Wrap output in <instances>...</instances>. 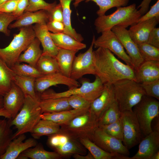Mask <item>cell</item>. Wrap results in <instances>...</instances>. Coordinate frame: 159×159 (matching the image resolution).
Segmentation results:
<instances>
[{"mask_svg":"<svg viewBox=\"0 0 159 159\" xmlns=\"http://www.w3.org/2000/svg\"><path fill=\"white\" fill-rule=\"evenodd\" d=\"M93 61L95 75L104 85H113L124 79L136 81L133 67L122 63L107 49L98 47L93 51Z\"/></svg>","mask_w":159,"mask_h":159,"instance_id":"1","label":"cell"},{"mask_svg":"<svg viewBox=\"0 0 159 159\" xmlns=\"http://www.w3.org/2000/svg\"><path fill=\"white\" fill-rule=\"evenodd\" d=\"M41 100L25 96L23 105L16 117L11 119L10 124L16 131L13 133V140L22 134L31 132L41 119L42 112L39 105Z\"/></svg>","mask_w":159,"mask_h":159,"instance_id":"2","label":"cell"},{"mask_svg":"<svg viewBox=\"0 0 159 159\" xmlns=\"http://www.w3.org/2000/svg\"><path fill=\"white\" fill-rule=\"evenodd\" d=\"M117 8L111 14L98 16L95 19L94 25L98 33L111 30L115 26L126 28L137 23L141 16L135 4Z\"/></svg>","mask_w":159,"mask_h":159,"instance_id":"3","label":"cell"},{"mask_svg":"<svg viewBox=\"0 0 159 159\" xmlns=\"http://www.w3.org/2000/svg\"><path fill=\"white\" fill-rule=\"evenodd\" d=\"M115 101L120 111H132L133 107L145 95L140 83L124 79L113 84Z\"/></svg>","mask_w":159,"mask_h":159,"instance_id":"4","label":"cell"},{"mask_svg":"<svg viewBox=\"0 0 159 159\" xmlns=\"http://www.w3.org/2000/svg\"><path fill=\"white\" fill-rule=\"evenodd\" d=\"M32 25L20 28L19 33L15 34L9 44L0 48V58L9 67L17 62L22 52L35 38Z\"/></svg>","mask_w":159,"mask_h":159,"instance_id":"5","label":"cell"},{"mask_svg":"<svg viewBox=\"0 0 159 159\" xmlns=\"http://www.w3.org/2000/svg\"><path fill=\"white\" fill-rule=\"evenodd\" d=\"M95 80L90 82L85 79L81 81V86L69 89L67 90L56 92L52 89H47L39 94L41 100L60 97H68L72 95L82 97L92 102L102 93L105 85L100 79L95 75Z\"/></svg>","mask_w":159,"mask_h":159,"instance_id":"6","label":"cell"},{"mask_svg":"<svg viewBox=\"0 0 159 159\" xmlns=\"http://www.w3.org/2000/svg\"><path fill=\"white\" fill-rule=\"evenodd\" d=\"M60 132L77 140L81 138L91 140L94 132L98 127V122L89 110L69 122L60 125Z\"/></svg>","mask_w":159,"mask_h":159,"instance_id":"7","label":"cell"},{"mask_svg":"<svg viewBox=\"0 0 159 159\" xmlns=\"http://www.w3.org/2000/svg\"><path fill=\"white\" fill-rule=\"evenodd\" d=\"M153 97L144 95L132 108L144 137L152 131L151 124L159 115V102Z\"/></svg>","mask_w":159,"mask_h":159,"instance_id":"8","label":"cell"},{"mask_svg":"<svg viewBox=\"0 0 159 159\" xmlns=\"http://www.w3.org/2000/svg\"><path fill=\"white\" fill-rule=\"evenodd\" d=\"M48 143L63 158L75 154H86V149L78 140L61 132L49 136Z\"/></svg>","mask_w":159,"mask_h":159,"instance_id":"9","label":"cell"},{"mask_svg":"<svg viewBox=\"0 0 159 159\" xmlns=\"http://www.w3.org/2000/svg\"><path fill=\"white\" fill-rule=\"evenodd\" d=\"M121 118L123 132L122 142L129 150L139 144L144 137L132 111L121 112Z\"/></svg>","mask_w":159,"mask_h":159,"instance_id":"10","label":"cell"},{"mask_svg":"<svg viewBox=\"0 0 159 159\" xmlns=\"http://www.w3.org/2000/svg\"><path fill=\"white\" fill-rule=\"evenodd\" d=\"M95 37L93 36L91 45L85 52L80 53L74 59L70 77L75 80L84 75L91 74L95 75L93 64V47Z\"/></svg>","mask_w":159,"mask_h":159,"instance_id":"11","label":"cell"},{"mask_svg":"<svg viewBox=\"0 0 159 159\" xmlns=\"http://www.w3.org/2000/svg\"><path fill=\"white\" fill-rule=\"evenodd\" d=\"M101 33L100 36L95 39L93 47L96 48L102 47L107 49L124 61L125 64L132 65L130 58L111 30L104 31Z\"/></svg>","mask_w":159,"mask_h":159,"instance_id":"12","label":"cell"},{"mask_svg":"<svg viewBox=\"0 0 159 159\" xmlns=\"http://www.w3.org/2000/svg\"><path fill=\"white\" fill-rule=\"evenodd\" d=\"M90 140L107 152L128 156L130 155L129 150L121 140L109 135L99 127L94 132Z\"/></svg>","mask_w":159,"mask_h":159,"instance_id":"13","label":"cell"},{"mask_svg":"<svg viewBox=\"0 0 159 159\" xmlns=\"http://www.w3.org/2000/svg\"><path fill=\"white\" fill-rule=\"evenodd\" d=\"M58 85H66L69 89L80 86L77 80L64 75L60 72H58L43 75L36 78L35 90L37 93L39 95L49 87Z\"/></svg>","mask_w":159,"mask_h":159,"instance_id":"14","label":"cell"},{"mask_svg":"<svg viewBox=\"0 0 159 159\" xmlns=\"http://www.w3.org/2000/svg\"><path fill=\"white\" fill-rule=\"evenodd\" d=\"M111 30L126 50L131 60L132 66L136 70L144 61L140 54L137 44L131 37L128 30L126 28L117 26H114Z\"/></svg>","mask_w":159,"mask_h":159,"instance_id":"15","label":"cell"},{"mask_svg":"<svg viewBox=\"0 0 159 159\" xmlns=\"http://www.w3.org/2000/svg\"><path fill=\"white\" fill-rule=\"evenodd\" d=\"M101 94L91 103L89 111L98 121L103 113L115 102L113 85H106Z\"/></svg>","mask_w":159,"mask_h":159,"instance_id":"16","label":"cell"},{"mask_svg":"<svg viewBox=\"0 0 159 159\" xmlns=\"http://www.w3.org/2000/svg\"><path fill=\"white\" fill-rule=\"evenodd\" d=\"M139 143L138 151L130 159H151L159 150V132L153 131Z\"/></svg>","mask_w":159,"mask_h":159,"instance_id":"17","label":"cell"},{"mask_svg":"<svg viewBox=\"0 0 159 159\" xmlns=\"http://www.w3.org/2000/svg\"><path fill=\"white\" fill-rule=\"evenodd\" d=\"M25 95L20 88L13 82L9 90L3 97L4 107L14 118L22 108Z\"/></svg>","mask_w":159,"mask_h":159,"instance_id":"18","label":"cell"},{"mask_svg":"<svg viewBox=\"0 0 159 159\" xmlns=\"http://www.w3.org/2000/svg\"><path fill=\"white\" fill-rule=\"evenodd\" d=\"M26 138V135L24 134L13 139L0 159H16L23 152L37 144L36 139L32 138L25 140Z\"/></svg>","mask_w":159,"mask_h":159,"instance_id":"19","label":"cell"},{"mask_svg":"<svg viewBox=\"0 0 159 159\" xmlns=\"http://www.w3.org/2000/svg\"><path fill=\"white\" fill-rule=\"evenodd\" d=\"M159 22L155 17L130 26L128 31L131 37L136 44L147 43L150 33Z\"/></svg>","mask_w":159,"mask_h":159,"instance_id":"20","label":"cell"},{"mask_svg":"<svg viewBox=\"0 0 159 159\" xmlns=\"http://www.w3.org/2000/svg\"><path fill=\"white\" fill-rule=\"evenodd\" d=\"M35 37L39 40L43 47L42 54L47 55L54 57L57 55L58 48L51 37L46 23L36 24L33 26Z\"/></svg>","mask_w":159,"mask_h":159,"instance_id":"21","label":"cell"},{"mask_svg":"<svg viewBox=\"0 0 159 159\" xmlns=\"http://www.w3.org/2000/svg\"><path fill=\"white\" fill-rule=\"evenodd\" d=\"M49 21V16L47 11L42 10L35 12H24L17 18L13 23L10 24L9 29L20 28L31 25L34 24L46 23Z\"/></svg>","mask_w":159,"mask_h":159,"instance_id":"22","label":"cell"},{"mask_svg":"<svg viewBox=\"0 0 159 159\" xmlns=\"http://www.w3.org/2000/svg\"><path fill=\"white\" fill-rule=\"evenodd\" d=\"M135 70L136 81L139 83L159 79V61H144Z\"/></svg>","mask_w":159,"mask_h":159,"instance_id":"23","label":"cell"},{"mask_svg":"<svg viewBox=\"0 0 159 159\" xmlns=\"http://www.w3.org/2000/svg\"><path fill=\"white\" fill-rule=\"evenodd\" d=\"M49 34L54 44L58 48L78 51L86 47V44L64 32L54 34L49 32Z\"/></svg>","mask_w":159,"mask_h":159,"instance_id":"24","label":"cell"},{"mask_svg":"<svg viewBox=\"0 0 159 159\" xmlns=\"http://www.w3.org/2000/svg\"><path fill=\"white\" fill-rule=\"evenodd\" d=\"M78 140L89 150L95 159H130V157L128 156L118 153L107 152L89 138H81Z\"/></svg>","mask_w":159,"mask_h":159,"instance_id":"25","label":"cell"},{"mask_svg":"<svg viewBox=\"0 0 159 159\" xmlns=\"http://www.w3.org/2000/svg\"><path fill=\"white\" fill-rule=\"evenodd\" d=\"M40 42L35 38L29 44L24 53L19 56L17 62H24L36 67L37 63L41 57L42 50L40 48Z\"/></svg>","mask_w":159,"mask_h":159,"instance_id":"26","label":"cell"},{"mask_svg":"<svg viewBox=\"0 0 159 159\" xmlns=\"http://www.w3.org/2000/svg\"><path fill=\"white\" fill-rule=\"evenodd\" d=\"M78 52L58 48L55 58L60 72L64 75L70 77L73 63Z\"/></svg>","mask_w":159,"mask_h":159,"instance_id":"27","label":"cell"},{"mask_svg":"<svg viewBox=\"0 0 159 159\" xmlns=\"http://www.w3.org/2000/svg\"><path fill=\"white\" fill-rule=\"evenodd\" d=\"M89 110L71 109L54 113H44L41 119L50 120L59 125L67 123L74 117L88 111Z\"/></svg>","mask_w":159,"mask_h":159,"instance_id":"28","label":"cell"},{"mask_svg":"<svg viewBox=\"0 0 159 159\" xmlns=\"http://www.w3.org/2000/svg\"><path fill=\"white\" fill-rule=\"evenodd\" d=\"M62 8L63 22L64 26V33L71 37L75 40L82 42L84 38L81 34L77 33L73 29L71 24L72 10L70 4L73 0H59ZM78 0H75L76 1Z\"/></svg>","mask_w":159,"mask_h":159,"instance_id":"29","label":"cell"},{"mask_svg":"<svg viewBox=\"0 0 159 159\" xmlns=\"http://www.w3.org/2000/svg\"><path fill=\"white\" fill-rule=\"evenodd\" d=\"M60 131L59 124L50 120L41 119L30 133L33 138L38 139L43 136H50Z\"/></svg>","mask_w":159,"mask_h":159,"instance_id":"30","label":"cell"},{"mask_svg":"<svg viewBox=\"0 0 159 159\" xmlns=\"http://www.w3.org/2000/svg\"><path fill=\"white\" fill-rule=\"evenodd\" d=\"M39 105L42 113H54L69 110L68 97H60L41 100Z\"/></svg>","mask_w":159,"mask_h":159,"instance_id":"31","label":"cell"},{"mask_svg":"<svg viewBox=\"0 0 159 159\" xmlns=\"http://www.w3.org/2000/svg\"><path fill=\"white\" fill-rule=\"evenodd\" d=\"M19 157L21 159H59L62 158L56 152L47 151L41 144H38L23 152Z\"/></svg>","mask_w":159,"mask_h":159,"instance_id":"32","label":"cell"},{"mask_svg":"<svg viewBox=\"0 0 159 159\" xmlns=\"http://www.w3.org/2000/svg\"><path fill=\"white\" fill-rule=\"evenodd\" d=\"M15 75L0 58V96L4 97L9 90Z\"/></svg>","mask_w":159,"mask_h":159,"instance_id":"33","label":"cell"},{"mask_svg":"<svg viewBox=\"0 0 159 159\" xmlns=\"http://www.w3.org/2000/svg\"><path fill=\"white\" fill-rule=\"evenodd\" d=\"M11 119H0V159L13 140V133L11 128Z\"/></svg>","mask_w":159,"mask_h":159,"instance_id":"34","label":"cell"},{"mask_svg":"<svg viewBox=\"0 0 159 159\" xmlns=\"http://www.w3.org/2000/svg\"><path fill=\"white\" fill-rule=\"evenodd\" d=\"M36 79L32 77L15 75L13 82L20 88L25 96H29L37 99L40 98V97L39 95L35 90Z\"/></svg>","mask_w":159,"mask_h":159,"instance_id":"35","label":"cell"},{"mask_svg":"<svg viewBox=\"0 0 159 159\" xmlns=\"http://www.w3.org/2000/svg\"><path fill=\"white\" fill-rule=\"evenodd\" d=\"M84 1L86 2L90 1L95 2L99 7L96 14L100 16L105 15L107 11L113 7L126 6L129 0H78L74 4V6H77L80 3Z\"/></svg>","mask_w":159,"mask_h":159,"instance_id":"36","label":"cell"},{"mask_svg":"<svg viewBox=\"0 0 159 159\" xmlns=\"http://www.w3.org/2000/svg\"><path fill=\"white\" fill-rule=\"evenodd\" d=\"M36 67L43 75L60 72L55 57L47 55H42Z\"/></svg>","mask_w":159,"mask_h":159,"instance_id":"37","label":"cell"},{"mask_svg":"<svg viewBox=\"0 0 159 159\" xmlns=\"http://www.w3.org/2000/svg\"><path fill=\"white\" fill-rule=\"evenodd\" d=\"M121 117V112L115 101L105 111L99 118V126L115 122L119 120Z\"/></svg>","mask_w":159,"mask_h":159,"instance_id":"38","label":"cell"},{"mask_svg":"<svg viewBox=\"0 0 159 159\" xmlns=\"http://www.w3.org/2000/svg\"><path fill=\"white\" fill-rule=\"evenodd\" d=\"M10 67L16 75L19 76L37 78L43 75L36 67L29 64L17 62Z\"/></svg>","mask_w":159,"mask_h":159,"instance_id":"39","label":"cell"},{"mask_svg":"<svg viewBox=\"0 0 159 159\" xmlns=\"http://www.w3.org/2000/svg\"><path fill=\"white\" fill-rule=\"evenodd\" d=\"M137 44L140 54L144 61H159V48L147 43Z\"/></svg>","mask_w":159,"mask_h":159,"instance_id":"40","label":"cell"},{"mask_svg":"<svg viewBox=\"0 0 159 159\" xmlns=\"http://www.w3.org/2000/svg\"><path fill=\"white\" fill-rule=\"evenodd\" d=\"M99 127L109 135L122 141L123 132L121 117L115 122Z\"/></svg>","mask_w":159,"mask_h":159,"instance_id":"41","label":"cell"},{"mask_svg":"<svg viewBox=\"0 0 159 159\" xmlns=\"http://www.w3.org/2000/svg\"><path fill=\"white\" fill-rule=\"evenodd\" d=\"M57 4L56 1L49 3L44 0H29V5L24 12H35L42 10L48 11Z\"/></svg>","mask_w":159,"mask_h":159,"instance_id":"42","label":"cell"},{"mask_svg":"<svg viewBox=\"0 0 159 159\" xmlns=\"http://www.w3.org/2000/svg\"><path fill=\"white\" fill-rule=\"evenodd\" d=\"M145 95L159 100V79L140 83Z\"/></svg>","mask_w":159,"mask_h":159,"instance_id":"43","label":"cell"},{"mask_svg":"<svg viewBox=\"0 0 159 159\" xmlns=\"http://www.w3.org/2000/svg\"><path fill=\"white\" fill-rule=\"evenodd\" d=\"M69 106L72 109L89 110L91 102L84 98L77 95H72L68 97Z\"/></svg>","mask_w":159,"mask_h":159,"instance_id":"44","label":"cell"},{"mask_svg":"<svg viewBox=\"0 0 159 159\" xmlns=\"http://www.w3.org/2000/svg\"><path fill=\"white\" fill-rule=\"evenodd\" d=\"M17 18L12 13L0 12V32L9 36L10 31L8 29L9 26L11 22Z\"/></svg>","mask_w":159,"mask_h":159,"instance_id":"45","label":"cell"},{"mask_svg":"<svg viewBox=\"0 0 159 159\" xmlns=\"http://www.w3.org/2000/svg\"><path fill=\"white\" fill-rule=\"evenodd\" d=\"M155 17L159 19V0H158L151 6L150 10L140 17L138 23L148 20Z\"/></svg>","mask_w":159,"mask_h":159,"instance_id":"46","label":"cell"},{"mask_svg":"<svg viewBox=\"0 0 159 159\" xmlns=\"http://www.w3.org/2000/svg\"><path fill=\"white\" fill-rule=\"evenodd\" d=\"M48 12L49 21L56 20L63 22L62 10L60 3L57 4Z\"/></svg>","mask_w":159,"mask_h":159,"instance_id":"47","label":"cell"},{"mask_svg":"<svg viewBox=\"0 0 159 159\" xmlns=\"http://www.w3.org/2000/svg\"><path fill=\"white\" fill-rule=\"evenodd\" d=\"M46 25L48 30L52 33L58 34L64 32V26L62 22L56 20L49 21Z\"/></svg>","mask_w":159,"mask_h":159,"instance_id":"48","label":"cell"},{"mask_svg":"<svg viewBox=\"0 0 159 159\" xmlns=\"http://www.w3.org/2000/svg\"><path fill=\"white\" fill-rule=\"evenodd\" d=\"M19 0H7L0 4V12L13 13L16 9Z\"/></svg>","mask_w":159,"mask_h":159,"instance_id":"49","label":"cell"},{"mask_svg":"<svg viewBox=\"0 0 159 159\" xmlns=\"http://www.w3.org/2000/svg\"><path fill=\"white\" fill-rule=\"evenodd\" d=\"M147 43L159 48V28H155L150 33Z\"/></svg>","mask_w":159,"mask_h":159,"instance_id":"50","label":"cell"},{"mask_svg":"<svg viewBox=\"0 0 159 159\" xmlns=\"http://www.w3.org/2000/svg\"><path fill=\"white\" fill-rule=\"evenodd\" d=\"M29 5V0H19L15 10L13 12L17 18L21 16L24 12Z\"/></svg>","mask_w":159,"mask_h":159,"instance_id":"51","label":"cell"},{"mask_svg":"<svg viewBox=\"0 0 159 159\" xmlns=\"http://www.w3.org/2000/svg\"><path fill=\"white\" fill-rule=\"evenodd\" d=\"M152 0H143L138 6L137 9L140 8L138 10L141 16L144 15L148 11L150 4Z\"/></svg>","mask_w":159,"mask_h":159,"instance_id":"52","label":"cell"},{"mask_svg":"<svg viewBox=\"0 0 159 159\" xmlns=\"http://www.w3.org/2000/svg\"><path fill=\"white\" fill-rule=\"evenodd\" d=\"M72 156L75 159H95L93 155L90 152L87 155H82L76 154Z\"/></svg>","mask_w":159,"mask_h":159,"instance_id":"53","label":"cell"},{"mask_svg":"<svg viewBox=\"0 0 159 159\" xmlns=\"http://www.w3.org/2000/svg\"><path fill=\"white\" fill-rule=\"evenodd\" d=\"M0 116L3 117L8 119L12 118L10 114L4 107L0 109Z\"/></svg>","mask_w":159,"mask_h":159,"instance_id":"54","label":"cell"},{"mask_svg":"<svg viewBox=\"0 0 159 159\" xmlns=\"http://www.w3.org/2000/svg\"><path fill=\"white\" fill-rule=\"evenodd\" d=\"M159 116L155 118L152 121V122H154L153 128H152V131L159 132Z\"/></svg>","mask_w":159,"mask_h":159,"instance_id":"55","label":"cell"},{"mask_svg":"<svg viewBox=\"0 0 159 159\" xmlns=\"http://www.w3.org/2000/svg\"><path fill=\"white\" fill-rule=\"evenodd\" d=\"M159 159V150L155 153L152 157L151 159Z\"/></svg>","mask_w":159,"mask_h":159,"instance_id":"56","label":"cell"},{"mask_svg":"<svg viewBox=\"0 0 159 159\" xmlns=\"http://www.w3.org/2000/svg\"><path fill=\"white\" fill-rule=\"evenodd\" d=\"M3 107V97L0 96V109Z\"/></svg>","mask_w":159,"mask_h":159,"instance_id":"57","label":"cell"},{"mask_svg":"<svg viewBox=\"0 0 159 159\" xmlns=\"http://www.w3.org/2000/svg\"><path fill=\"white\" fill-rule=\"evenodd\" d=\"M7 0H0V4H2Z\"/></svg>","mask_w":159,"mask_h":159,"instance_id":"58","label":"cell"}]
</instances>
